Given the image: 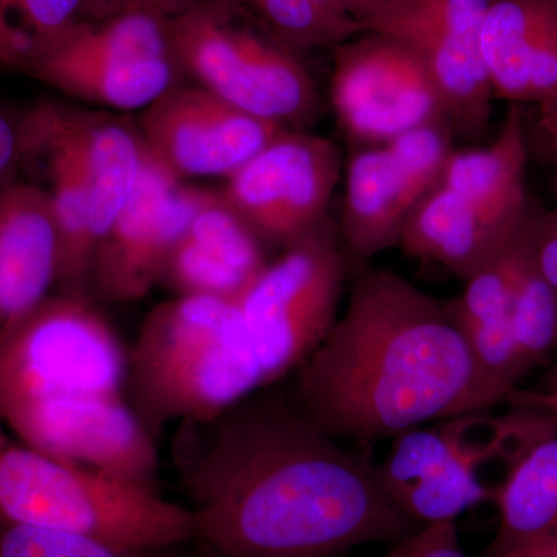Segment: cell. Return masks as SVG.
<instances>
[{"label": "cell", "instance_id": "1", "mask_svg": "<svg viewBox=\"0 0 557 557\" xmlns=\"http://www.w3.org/2000/svg\"><path fill=\"white\" fill-rule=\"evenodd\" d=\"M172 461L214 557H348L417 533L376 465L339 445L281 383L207 421L178 424Z\"/></svg>", "mask_w": 557, "mask_h": 557}, {"label": "cell", "instance_id": "2", "mask_svg": "<svg viewBox=\"0 0 557 557\" xmlns=\"http://www.w3.org/2000/svg\"><path fill=\"white\" fill-rule=\"evenodd\" d=\"M295 373L293 405L336 440L395 438L491 410L448 302L386 270L355 281L346 313Z\"/></svg>", "mask_w": 557, "mask_h": 557}, {"label": "cell", "instance_id": "3", "mask_svg": "<svg viewBox=\"0 0 557 557\" xmlns=\"http://www.w3.org/2000/svg\"><path fill=\"white\" fill-rule=\"evenodd\" d=\"M265 388L237 300L177 296L149 311L127 348L126 398L153 438Z\"/></svg>", "mask_w": 557, "mask_h": 557}, {"label": "cell", "instance_id": "4", "mask_svg": "<svg viewBox=\"0 0 557 557\" xmlns=\"http://www.w3.org/2000/svg\"><path fill=\"white\" fill-rule=\"evenodd\" d=\"M127 348L90 296L58 289L0 335V423L22 435L126 397Z\"/></svg>", "mask_w": 557, "mask_h": 557}, {"label": "cell", "instance_id": "5", "mask_svg": "<svg viewBox=\"0 0 557 557\" xmlns=\"http://www.w3.org/2000/svg\"><path fill=\"white\" fill-rule=\"evenodd\" d=\"M0 518L148 552L196 542L193 511L156 486L40 453L2 423Z\"/></svg>", "mask_w": 557, "mask_h": 557}, {"label": "cell", "instance_id": "6", "mask_svg": "<svg viewBox=\"0 0 557 557\" xmlns=\"http://www.w3.org/2000/svg\"><path fill=\"white\" fill-rule=\"evenodd\" d=\"M507 416L465 413L437 426L403 432L376 465L381 486L410 519L421 527L449 522L493 500L494 490L479 478L487 461L509 465L537 440L557 432L547 413L512 408Z\"/></svg>", "mask_w": 557, "mask_h": 557}, {"label": "cell", "instance_id": "7", "mask_svg": "<svg viewBox=\"0 0 557 557\" xmlns=\"http://www.w3.org/2000/svg\"><path fill=\"white\" fill-rule=\"evenodd\" d=\"M178 73L237 109L292 131L317 119V84L295 51L242 20L223 0H201L168 20Z\"/></svg>", "mask_w": 557, "mask_h": 557}, {"label": "cell", "instance_id": "8", "mask_svg": "<svg viewBox=\"0 0 557 557\" xmlns=\"http://www.w3.org/2000/svg\"><path fill=\"white\" fill-rule=\"evenodd\" d=\"M346 271L338 222L327 214L236 299L265 387L296 372L327 338L338 321Z\"/></svg>", "mask_w": 557, "mask_h": 557}, {"label": "cell", "instance_id": "9", "mask_svg": "<svg viewBox=\"0 0 557 557\" xmlns=\"http://www.w3.org/2000/svg\"><path fill=\"white\" fill-rule=\"evenodd\" d=\"M493 0H384L361 22L372 33L405 47L426 69L445 104L453 134L485 132L493 87L480 33Z\"/></svg>", "mask_w": 557, "mask_h": 557}, {"label": "cell", "instance_id": "10", "mask_svg": "<svg viewBox=\"0 0 557 557\" xmlns=\"http://www.w3.org/2000/svg\"><path fill=\"white\" fill-rule=\"evenodd\" d=\"M453 149L449 127L426 126L351 157L338 222L351 258L368 260L398 247L406 220L438 185Z\"/></svg>", "mask_w": 557, "mask_h": 557}, {"label": "cell", "instance_id": "11", "mask_svg": "<svg viewBox=\"0 0 557 557\" xmlns=\"http://www.w3.org/2000/svg\"><path fill=\"white\" fill-rule=\"evenodd\" d=\"M338 149L327 138L287 129L220 189L267 249H284L325 215L338 185Z\"/></svg>", "mask_w": 557, "mask_h": 557}, {"label": "cell", "instance_id": "12", "mask_svg": "<svg viewBox=\"0 0 557 557\" xmlns=\"http://www.w3.org/2000/svg\"><path fill=\"white\" fill-rule=\"evenodd\" d=\"M330 97L343 129L366 145H384L421 127H449L423 64L405 47L372 33L336 47Z\"/></svg>", "mask_w": 557, "mask_h": 557}, {"label": "cell", "instance_id": "13", "mask_svg": "<svg viewBox=\"0 0 557 557\" xmlns=\"http://www.w3.org/2000/svg\"><path fill=\"white\" fill-rule=\"evenodd\" d=\"M209 190L185 185L145 146L137 185L95 252L90 292L108 302L145 298Z\"/></svg>", "mask_w": 557, "mask_h": 557}, {"label": "cell", "instance_id": "14", "mask_svg": "<svg viewBox=\"0 0 557 557\" xmlns=\"http://www.w3.org/2000/svg\"><path fill=\"white\" fill-rule=\"evenodd\" d=\"M22 164L42 163L61 236L58 287L89 296L91 196L100 164V113L46 101L20 121Z\"/></svg>", "mask_w": 557, "mask_h": 557}, {"label": "cell", "instance_id": "15", "mask_svg": "<svg viewBox=\"0 0 557 557\" xmlns=\"http://www.w3.org/2000/svg\"><path fill=\"white\" fill-rule=\"evenodd\" d=\"M137 129L150 156L185 182L230 178L287 127L177 83L141 110Z\"/></svg>", "mask_w": 557, "mask_h": 557}, {"label": "cell", "instance_id": "16", "mask_svg": "<svg viewBox=\"0 0 557 557\" xmlns=\"http://www.w3.org/2000/svg\"><path fill=\"white\" fill-rule=\"evenodd\" d=\"M542 211L531 201L525 218L507 245L482 270L467 281V287L448 306L467 341L491 409L507 403L523 379L515 332L512 300L520 277L533 258Z\"/></svg>", "mask_w": 557, "mask_h": 557}, {"label": "cell", "instance_id": "17", "mask_svg": "<svg viewBox=\"0 0 557 557\" xmlns=\"http://www.w3.org/2000/svg\"><path fill=\"white\" fill-rule=\"evenodd\" d=\"M61 236L47 189L13 180L0 188V335L60 282Z\"/></svg>", "mask_w": 557, "mask_h": 557}, {"label": "cell", "instance_id": "18", "mask_svg": "<svg viewBox=\"0 0 557 557\" xmlns=\"http://www.w3.org/2000/svg\"><path fill=\"white\" fill-rule=\"evenodd\" d=\"M269 262L262 242L220 189H211L172 249L160 282L178 296L236 300Z\"/></svg>", "mask_w": 557, "mask_h": 557}, {"label": "cell", "instance_id": "19", "mask_svg": "<svg viewBox=\"0 0 557 557\" xmlns=\"http://www.w3.org/2000/svg\"><path fill=\"white\" fill-rule=\"evenodd\" d=\"M480 53L494 95L557 106V0H493Z\"/></svg>", "mask_w": 557, "mask_h": 557}, {"label": "cell", "instance_id": "20", "mask_svg": "<svg viewBox=\"0 0 557 557\" xmlns=\"http://www.w3.org/2000/svg\"><path fill=\"white\" fill-rule=\"evenodd\" d=\"M525 214L516 222L494 219L437 185L410 212L398 247L412 258L437 262L467 282L496 258Z\"/></svg>", "mask_w": 557, "mask_h": 557}, {"label": "cell", "instance_id": "21", "mask_svg": "<svg viewBox=\"0 0 557 557\" xmlns=\"http://www.w3.org/2000/svg\"><path fill=\"white\" fill-rule=\"evenodd\" d=\"M528 159L525 113L512 104L497 138L487 148L453 149L438 185L491 218L516 222L531 201L525 189Z\"/></svg>", "mask_w": 557, "mask_h": 557}, {"label": "cell", "instance_id": "22", "mask_svg": "<svg viewBox=\"0 0 557 557\" xmlns=\"http://www.w3.org/2000/svg\"><path fill=\"white\" fill-rule=\"evenodd\" d=\"M493 500L500 518L485 557L557 537V432L537 440L509 465Z\"/></svg>", "mask_w": 557, "mask_h": 557}, {"label": "cell", "instance_id": "23", "mask_svg": "<svg viewBox=\"0 0 557 557\" xmlns=\"http://www.w3.org/2000/svg\"><path fill=\"white\" fill-rule=\"evenodd\" d=\"M17 69L70 98L116 110L146 109L178 79L172 58L138 62L32 58Z\"/></svg>", "mask_w": 557, "mask_h": 557}, {"label": "cell", "instance_id": "24", "mask_svg": "<svg viewBox=\"0 0 557 557\" xmlns=\"http://www.w3.org/2000/svg\"><path fill=\"white\" fill-rule=\"evenodd\" d=\"M295 51L336 49L362 35L339 0H223Z\"/></svg>", "mask_w": 557, "mask_h": 557}, {"label": "cell", "instance_id": "25", "mask_svg": "<svg viewBox=\"0 0 557 557\" xmlns=\"http://www.w3.org/2000/svg\"><path fill=\"white\" fill-rule=\"evenodd\" d=\"M511 321L520 369L528 375L557 347V300L537 269L534 252L516 289Z\"/></svg>", "mask_w": 557, "mask_h": 557}, {"label": "cell", "instance_id": "26", "mask_svg": "<svg viewBox=\"0 0 557 557\" xmlns=\"http://www.w3.org/2000/svg\"><path fill=\"white\" fill-rule=\"evenodd\" d=\"M65 531L22 525L0 518V557H168Z\"/></svg>", "mask_w": 557, "mask_h": 557}, {"label": "cell", "instance_id": "27", "mask_svg": "<svg viewBox=\"0 0 557 557\" xmlns=\"http://www.w3.org/2000/svg\"><path fill=\"white\" fill-rule=\"evenodd\" d=\"M0 14L27 40V60L64 38L83 20V0H0Z\"/></svg>", "mask_w": 557, "mask_h": 557}, {"label": "cell", "instance_id": "28", "mask_svg": "<svg viewBox=\"0 0 557 557\" xmlns=\"http://www.w3.org/2000/svg\"><path fill=\"white\" fill-rule=\"evenodd\" d=\"M380 557H468L460 545L456 520L424 525L392 544Z\"/></svg>", "mask_w": 557, "mask_h": 557}, {"label": "cell", "instance_id": "29", "mask_svg": "<svg viewBox=\"0 0 557 557\" xmlns=\"http://www.w3.org/2000/svg\"><path fill=\"white\" fill-rule=\"evenodd\" d=\"M201 0H83V20L101 21L134 10H148L172 20L196 9Z\"/></svg>", "mask_w": 557, "mask_h": 557}, {"label": "cell", "instance_id": "30", "mask_svg": "<svg viewBox=\"0 0 557 557\" xmlns=\"http://www.w3.org/2000/svg\"><path fill=\"white\" fill-rule=\"evenodd\" d=\"M525 132L530 156L557 164V106H537L536 113L525 119Z\"/></svg>", "mask_w": 557, "mask_h": 557}, {"label": "cell", "instance_id": "31", "mask_svg": "<svg viewBox=\"0 0 557 557\" xmlns=\"http://www.w3.org/2000/svg\"><path fill=\"white\" fill-rule=\"evenodd\" d=\"M534 259L542 277L557 300V209L542 214L539 222Z\"/></svg>", "mask_w": 557, "mask_h": 557}, {"label": "cell", "instance_id": "32", "mask_svg": "<svg viewBox=\"0 0 557 557\" xmlns=\"http://www.w3.org/2000/svg\"><path fill=\"white\" fill-rule=\"evenodd\" d=\"M22 166L20 123L0 112V188L17 178Z\"/></svg>", "mask_w": 557, "mask_h": 557}, {"label": "cell", "instance_id": "33", "mask_svg": "<svg viewBox=\"0 0 557 557\" xmlns=\"http://www.w3.org/2000/svg\"><path fill=\"white\" fill-rule=\"evenodd\" d=\"M507 403L511 408H527L547 413L557 423V366L549 370L547 384L542 391L515 388Z\"/></svg>", "mask_w": 557, "mask_h": 557}, {"label": "cell", "instance_id": "34", "mask_svg": "<svg viewBox=\"0 0 557 557\" xmlns=\"http://www.w3.org/2000/svg\"><path fill=\"white\" fill-rule=\"evenodd\" d=\"M30 47L21 33L14 30L0 14V65L17 67L27 57Z\"/></svg>", "mask_w": 557, "mask_h": 557}, {"label": "cell", "instance_id": "35", "mask_svg": "<svg viewBox=\"0 0 557 557\" xmlns=\"http://www.w3.org/2000/svg\"><path fill=\"white\" fill-rule=\"evenodd\" d=\"M496 557H557V537L541 542V544L512 549V552Z\"/></svg>", "mask_w": 557, "mask_h": 557}, {"label": "cell", "instance_id": "36", "mask_svg": "<svg viewBox=\"0 0 557 557\" xmlns=\"http://www.w3.org/2000/svg\"><path fill=\"white\" fill-rule=\"evenodd\" d=\"M339 2L343 3L344 10L361 25V22L368 20L384 0H339Z\"/></svg>", "mask_w": 557, "mask_h": 557}, {"label": "cell", "instance_id": "37", "mask_svg": "<svg viewBox=\"0 0 557 557\" xmlns=\"http://www.w3.org/2000/svg\"><path fill=\"white\" fill-rule=\"evenodd\" d=\"M553 189H555L556 200H557V175H556L555 182H553ZM556 209H557V205H556Z\"/></svg>", "mask_w": 557, "mask_h": 557}]
</instances>
